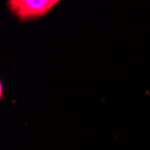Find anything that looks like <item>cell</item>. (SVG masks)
I'll return each instance as SVG.
<instances>
[{"label":"cell","instance_id":"cell-1","mask_svg":"<svg viewBox=\"0 0 150 150\" xmlns=\"http://www.w3.org/2000/svg\"><path fill=\"white\" fill-rule=\"evenodd\" d=\"M57 3L58 0H10L8 6L21 21H27L46 15Z\"/></svg>","mask_w":150,"mask_h":150},{"label":"cell","instance_id":"cell-2","mask_svg":"<svg viewBox=\"0 0 150 150\" xmlns=\"http://www.w3.org/2000/svg\"><path fill=\"white\" fill-rule=\"evenodd\" d=\"M0 98H3V86H2V83L0 84Z\"/></svg>","mask_w":150,"mask_h":150}]
</instances>
